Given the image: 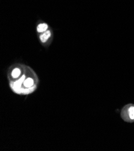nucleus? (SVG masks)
<instances>
[{"label":"nucleus","mask_w":134,"mask_h":151,"mask_svg":"<svg viewBox=\"0 0 134 151\" xmlns=\"http://www.w3.org/2000/svg\"><path fill=\"white\" fill-rule=\"evenodd\" d=\"M40 80L38 75L30 66H26L23 73L16 80L10 82V90L16 95L26 96L36 91Z\"/></svg>","instance_id":"obj_1"},{"label":"nucleus","mask_w":134,"mask_h":151,"mask_svg":"<svg viewBox=\"0 0 134 151\" xmlns=\"http://www.w3.org/2000/svg\"><path fill=\"white\" fill-rule=\"evenodd\" d=\"M48 30H49V25H48V24L45 22L39 24L36 28L37 32L39 34H42Z\"/></svg>","instance_id":"obj_5"},{"label":"nucleus","mask_w":134,"mask_h":151,"mask_svg":"<svg viewBox=\"0 0 134 151\" xmlns=\"http://www.w3.org/2000/svg\"><path fill=\"white\" fill-rule=\"evenodd\" d=\"M26 65L22 64H15L12 65L7 72V78L9 83L18 79L25 71Z\"/></svg>","instance_id":"obj_2"},{"label":"nucleus","mask_w":134,"mask_h":151,"mask_svg":"<svg viewBox=\"0 0 134 151\" xmlns=\"http://www.w3.org/2000/svg\"><path fill=\"white\" fill-rule=\"evenodd\" d=\"M121 117L125 122H134V105L129 104L125 106L121 112Z\"/></svg>","instance_id":"obj_3"},{"label":"nucleus","mask_w":134,"mask_h":151,"mask_svg":"<svg viewBox=\"0 0 134 151\" xmlns=\"http://www.w3.org/2000/svg\"><path fill=\"white\" fill-rule=\"evenodd\" d=\"M52 36V31L51 30H48L42 34H40L39 40L42 44L45 45L48 43V41L51 39Z\"/></svg>","instance_id":"obj_4"}]
</instances>
